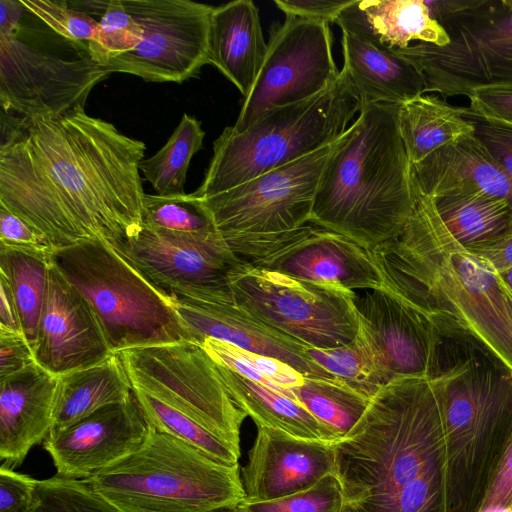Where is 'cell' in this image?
Returning a JSON list of instances; mask_svg holds the SVG:
<instances>
[{
  "mask_svg": "<svg viewBox=\"0 0 512 512\" xmlns=\"http://www.w3.org/2000/svg\"><path fill=\"white\" fill-rule=\"evenodd\" d=\"M340 512H359V511L354 505L344 502L341 507Z\"/></svg>",
  "mask_w": 512,
  "mask_h": 512,
  "instance_id": "obj_54",
  "label": "cell"
},
{
  "mask_svg": "<svg viewBox=\"0 0 512 512\" xmlns=\"http://www.w3.org/2000/svg\"><path fill=\"white\" fill-rule=\"evenodd\" d=\"M140 25L136 47L102 66L147 81L176 82L209 64L210 18L214 7L190 0H120Z\"/></svg>",
  "mask_w": 512,
  "mask_h": 512,
  "instance_id": "obj_13",
  "label": "cell"
},
{
  "mask_svg": "<svg viewBox=\"0 0 512 512\" xmlns=\"http://www.w3.org/2000/svg\"><path fill=\"white\" fill-rule=\"evenodd\" d=\"M216 512H235L234 510H220V511H216Z\"/></svg>",
  "mask_w": 512,
  "mask_h": 512,
  "instance_id": "obj_55",
  "label": "cell"
},
{
  "mask_svg": "<svg viewBox=\"0 0 512 512\" xmlns=\"http://www.w3.org/2000/svg\"><path fill=\"white\" fill-rule=\"evenodd\" d=\"M334 470V443L257 426L248 462L242 469L244 501H269L304 491Z\"/></svg>",
  "mask_w": 512,
  "mask_h": 512,
  "instance_id": "obj_21",
  "label": "cell"
},
{
  "mask_svg": "<svg viewBox=\"0 0 512 512\" xmlns=\"http://www.w3.org/2000/svg\"><path fill=\"white\" fill-rule=\"evenodd\" d=\"M333 143L219 194L190 196L229 249L253 264L311 230L319 180Z\"/></svg>",
  "mask_w": 512,
  "mask_h": 512,
  "instance_id": "obj_9",
  "label": "cell"
},
{
  "mask_svg": "<svg viewBox=\"0 0 512 512\" xmlns=\"http://www.w3.org/2000/svg\"><path fill=\"white\" fill-rule=\"evenodd\" d=\"M259 11L250 0L214 7L210 18L209 64L246 97L266 57Z\"/></svg>",
  "mask_w": 512,
  "mask_h": 512,
  "instance_id": "obj_26",
  "label": "cell"
},
{
  "mask_svg": "<svg viewBox=\"0 0 512 512\" xmlns=\"http://www.w3.org/2000/svg\"><path fill=\"white\" fill-rule=\"evenodd\" d=\"M199 345L215 362L287 397H290V389L302 384L306 377L280 360L227 342L206 338Z\"/></svg>",
  "mask_w": 512,
  "mask_h": 512,
  "instance_id": "obj_37",
  "label": "cell"
},
{
  "mask_svg": "<svg viewBox=\"0 0 512 512\" xmlns=\"http://www.w3.org/2000/svg\"><path fill=\"white\" fill-rule=\"evenodd\" d=\"M445 356L433 376L445 433L447 512H480L512 434V374L475 350Z\"/></svg>",
  "mask_w": 512,
  "mask_h": 512,
  "instance_id": "obj_5",
  "label": "cell"
},
{
  "mask_svg": "<svg viewBox=\"0 0 512 512\" xmlns=\"http://www.w3.org/2000/svg\"><path fill=\"white\" fill-rule=\"evenodd\" d=\"M339 74L329 23L286 16L268 43L262 68L232 129L244 132L267 112L320 94Z\"/></svg>",
  "mask_w": 512,
  "mask_h": 512,
  "instance_id": "obj_14",
  "label": "cell"
},
{
  "mask_svg": "<svg viewBox=\"0 0 512 512\" xmlns=\"http://www.w3.org/2000/svg\"><path fill=\"white\" fill-rule=\"evenodd\" d=\"M217 366L232 399L256 426L273 428L301 439L337 442L334 433L297 401L219 363Z\"/></svg>",
  "mask_w": 512,
  "mask_h": 512,
  "instance_id": "obj_29",
  "label": "cell"
},
{
  "mask_svg": "<svg viewBox=\"0 0 512 512\" xmlns=\"http://www.w3.org/2000/svg\"><path fill=\"white\" fill-rule=\"evenodd\" d=\"M25 8L20 0H0V35H17L20 27L19 20Z\"/></svg>",
  "mask_w": 512,
  "mask_h": 512,
  "instance_id": "obj_52",
  "label": "cell"
},
{
  "mask_svg": "<svg viewBox=\"0 0 512 512\" xmlns=\"http://www.w3.org/2000/svg\"><path fill=\"white\" fill-rule=\"evenodd\" d=\"M20 2L26 11L42 20L76 49L88 54V47L95 38L99 21L73 8L67 1L20 0Z\"/></svg>",
  "mask_w": 512,
  "mask_h": 512,
  "instance_id": "obj_40",
  "label": "cell"
},
{
  "mask_svg": "<svg viewBox=\"0 0 512 512\" xmlns=\"http://www.w3.org/2000/svg\"><path fill=\"white\" fill-rule=\"evenodd\" d=\"M469 110L478 117L512 128V86L486 85L474 88L466 96Z\"/></svg>",
  "mask_w": 512,
  "mask_h": 512,
  "instance_id": "obj_44",
  "label": "cell"
},
{
  "mask_svg": "<svg viewBox=\"0 0 512 512\" xmlns=\"http://www.w3.org/2000/svg\"><path fill=\"white\" fill-rule=\"evenodd\" d=\"M142 29L124 9L120 0H110L106 12L99 20L95 38L90 42L88 54L101 66L112 58L138 45Z\"/></svg>",
  "mask_w": 512,
  "mask_h": 512,
  "instance_id": "obj_38",
  "label": "cell"
},
{
  "mask_svg": "<svg viewBox=\"0 0 512 512\" xmlns=\"http://www.w3.org/2000/svg\"><path fill=\"white\" fill-rule=\"evenodd\" d=\"M228 284L240 308L309 347L332 349L357 335L356 292L298 280L246 262L230 273Z\"/></svg>",
  "mask_w": 512,
  "mask_h": 512,
  "instance_id": "obj_11",
  "label": "cell"
},
{
  "mask_svg": "<svg viewBox=\"0 0 512 512\" xmlns=\"http://www.w3.org/2000/svg\"><path fill=\"white\" fill-rule=\"evenodd\" d=\"M0 333L23 334L14 295L8 279L0 273ZM24 335V334H23Z\"/></svg>",
  "mask_w": 512,
  "mask_h": 512,
  "instance_id": "obj_51",
  "label": "cell"
},
{
  "mask_svg": "<svg viewBox=\"0 0 512 512\" xmlns=\"http://www.w3.org/2000/svg\"><path fill=\"white\" fill-rule=\"evenodd\" d=\"M308 356L336 379L353 390L371 398L381 387L376 383L369 363L356 342L332 348L307 347Z\"/></svg>",
  "mask_w": 512,
  "mask_h": 512,
  "instance_id": "obj_42",
  "label": "cell"
},
{
  "mask_svg": "<svg viewBox=\"0 0 512 512\" xmlns=\"http://www.w3.org/2000/svg\"><path fill=\"white\" fill-rule=\"evenodd\" d=\"M334 449L344 502L359 512H447L443 408L433 377L382 386Z\"/></svg>",
  "mask_w": 512,
  "mask_h": 512,
  "instance_id": "obj_3",
  "label": "cell"
},
{
  "mask_svg": "<svg viewBox=\"0 0 512 512\" xmlns=\"http://www.w3.org/2000/svg\"><path fill=\"white\" fill-rule=\"evenodd\" d=\"M58 376L37 363L0 379V459L18 467L53 428Z\"/></svg>",
  "mask_w": 512,
  "mask_h": 512,
  "instance_id": "obj_23",
  "label": "cell"
},
{
  "mask_svg": "<svg viewBox=\"0 0 512 512\" xmlns=\"http://www.w3.org/2000/svg\"><path fill=\"white\" fill-rule=\"evenodd\" d=\"M108 75L87 54L64 58L18 35H0V102L6 114L34 118L85 109L93 87Z\"/></svg>",
  "mask_w": 512,
  "mask_h": 512,
  "instance_id": "obj_15",
  "label": "cell"
},
{
  "mask_svg": "<svg viewBox=\"0 0 512 512\" xmlns=\"http://www.w3.org/2000/svg\"><path fill=\"white\" fill-rule=\"evenodd\" d=\"M399 106H363L333 143L314 198L310 224L370 250L400 233L416 204Z\"/></svg>",
  "mask_w": 512,
  "mask_h": 512,
  "instance_id": "obj_4",
  "label": "cell"
},
{
  "mask_svg": "<svg viewBox=\"0 0 512 512\" xmlns=\"http://www.w3.org/2000/svg\"><path fill=\"white\" fill-rule=\"evenodd\" d=\"M369 251L384 289L442 341L477 350L512 374V290L453 237L431 198L416 192L400 233Z\"/></svg>",
  "mask_w": 512,
  "mask_h": 512,
  "instance_id": "obj_2",
  "label": "cell"
},
{
  "mask_svg": "<svg viewBox=\"0 0 512 512\" xmlns=\"http://www.w3.org/2000/svg\"><path fill=\"white\" fill-rule=\"evenodd\" d=\"M356 342L376 383L433 377L441 339L422 317L384 288L356 293Z\"/></svg>",
  "mask_w": 512,
  "mask_h": 512,
  "instance_id": "obj_16",
  "label": "cell"
},
{
  "mask_svg": "<svg viewBox=\"0 0 512 512\" xmlns=\"http://www.w3.org/2000/svg\"><path fill=\"white\" fill-rule=\"evenodd\" d=\"M251 265L347 292L384 288L368 249L316 226Z\"/></svg>",
  "mask_w": 512,
  "mask_h": 512,
  "instance_id": "obj_22",
  "label": "cell"
},
{
  "mask_svg": "<svg viewBox=\"0 0 512 512\" xmlns=\"http://www.w3.org/2000/svg\"><path fill=\"white\" fill-rule=\"evenodd\" d=\"M468 249L488 261L497 272L502 273L512 266V227L492 241Z\"/></svg>",
  "mask_w": 512,
  "mask_h": 512,
  "instance_id": "obj_50",
  "label": "cell"
},
{
  "mask_svg": "<svg viewBox=\"0 0 512 512\" xmlns=\"http://www.w3.org/2000/svg\"><path fill=\"white\" fill-rule=\"evenodd\" d=\"M149 428L136 451L83 479L117 512H216L245 500L239 464Z\"/></svg>",
  "mask_w": 512,
  "mask_h": 512,
  "instance_id": "obj_6",
  "label": "cell"
},
{
  "mask_svg": "<svg viewBox=\"0 0 512 512\" xmlns=\"http://www.w3.org/2000/svg\"><path fill=\"white\" fill-rule=\"evenodd\" d=\"M342 29L343 69L361 101L402 105L425 94L418 71L394 49L379 42L363 27L339 16Z\"/></svg>",
  "mask_w": 512,
  "mask_h": 512,
  "instance_id": "obj_25",
  "label": "cell"
},
{
  "mask_svg": "<svg viewBox=\"0 0 512 512\" xmlns=\"http://www.w3.org/2000/svg\"><path fill=\"white\" fill-rule=\"evenodd\" d=\"M344 503L340 481L334 472L309 489L278 499L238 504L235 512H340Z\"/></svg>",
  "mask_w": 512,
  "mask_h": 512,
  "instance_id": "obj_39",
  "label": "cell"
},
{
  "mask_svg": "<svg viewBox=\"0 0 512 512\" xmlns=\"http://www.w3.org/2000/svg\"><path fill=\"white\" fill-rule=\"evenodd\" d=\"M31 512H117L98 497L84 480L57 475L39 480Z\"/></svg>",
  "mask_w": 512,
  "mask_h": 512,
  "instance_id": "obj_41",
  "label": "cell"
},
{
  "mask_svg": "<svg viewBox=\"0 0 512 512\" xmlns=\"http://www.w3.org/2000/svg\"><path fill=\"white\" fill-rule=\"evenodd\" d=\"M34 354L36 363L56 376L94 366L114 354L91 306L53 261Z\"/></svg>",
  "mask_w": 512,
  "mask_h": 512,
  "instance_id": "obj_19",
  "label": "cell"
},
{
  "mask_svg": "<svg viewBox=\"0 0 512 512\" xmlns=\"http://www.w3.org/2000/svg\"><path fill=\"white\" fill-rule=\"evenodd\" d=\"M36 363L34 349L23 334L0 333V379Z\"/></svg>",
  "mask_w": 512,
  "mask_h": 512,
  "instance_id": "obj_48",
  "label": "cell"
},
{
  "mask_svg": "<svg viewBox=\"0 0 512 512\" xmlns=\"http://www.w3.org/2000/svg\"><path fill=\"white\" fill-rule=\"evenodd\" d=\"M133 393L151 428L186 442L219 463L230 466L238 464L240 450L146 392L133 388Z\"/></svg>",
  "mask_w": 512,
  "mask_h": 512,
  "instance_id": "obj_35",
  "label": "cell"
},
{
  "mask_svg": "<svg viewBox=\"0 0 512 512\" xmlns=\"http://www.w3.org/2000/svg\"><path fill=\"white\" fill-rule=\"evenodd\" d=\"M290 397L326 425L337 441L358 423L371 399L340 380L314 377H305L302 384L291 388Z\"/></svg>",
  "mask_w": 512,
  "mask_h": 512,
  "instance_id": "obj_33",
  "label": "cell"
},
{
  "mask_svg": "<svg viewBox=\"0 0 512 512\" xmlns=\"http://www.w3.org/2000/svg\"><path fill=\"white\" fill-rule=\"evenodd\" d=\"M143 225L158 232L196 242L222 239L190 194L159 196L145 193Z\"/></svg>",
  "mask_w": 512,
  "mask_h": 512,
  "instance_id": "obj_36",
  "label": "cell"
},
{
  "mask_svg": "<svg viewBox=\"0 0 512 512\" xmlns=\"http://www.w3.org/2000/svg\"><path fill=\"white\" fill-rule=\"evenodd\" d=\"M432 200L449 232L467 248L486 244L512 227L510 205L487 194L461 192Z\"/></svg>",
  "mask_w": 512,
  "mask_h": 512,
  "instance_id": "obj_31",
  "label": "cell"
},
{
  "mask_svg": "<svg viewBox=\"0 0 512 512\" xmlns=\"http://www.w3.org/2000/svg\"><path fill=\"white\" fill-rule=\"evenodd\" d=\"M398 124L411 165L474 133V125L464 116L463 107L425 94L399 106Z\"/></svg>",
  "mask_w": 512,
  "mask_h": 512,
  "instance_id": "obj_30",
  "label": "cell"
},
{
  "mask_svg": "<svg viewBox=\"0 0 512 512\" xmlns=\"http://www.w3.org/2000/svg\"><path fill=\"white\" fill-rule=\"evenodd\" d=\"M38 481L1 465L0 512H31L36 501Z\"/></svg>",
  "mask_w": 512,
  "mask_h": 512,
  "instance_id": "obj_45",
  "label": "cell"
},
{
  "mask_svg": "<svg viewBox=\"0 0 512 512\" xmlns=\"http://www.w3.org/2000/svg\"><path fill=\"white\" fill-rule=\"evenodd\" d=\"M205 132L193 116L184 114L166 144L142 159L139 170L159 196H183L192 157L202 148Z\"/></svg>",
  "mask_w": 512,
  "mask_h": 512,
  "instance_id": "obj_32",
  "label": "cell"
},
{
  "mask_svg": "<svg viewBox=\"0 0 512 512\" xmlns=\"http://www.w3.org/2000/svg\"><path fill=\"white\" fill-rule=\"evenodd\" d=\"M52 261L91 306L113 353L194 342L169 294L103 239L58 249Z\"/></svg>",
  "mask_w": 512,
  "mask_h": 512,
  "instance_id": "obj_8",
  "label": "cell"
},
{
  "mask_svg": "<svg viewBox=\"0 0 512 512\" xmlns=\"http://www.w3.org/2000/svg\"><path fill=\"white\" fill-rule=\"evenodd\" d=\"M353 0H275V5L286 16L300 17L310 20L335 22L341 12Z\"/></svg>",
  "mask_w": 512,
  "mask_h": 512,
  "instance_id": "obj_49",
  "label": "cell"
},
{
  "mask_svg": "<svg viewBox=\"0 0 512 512\" xmlns=\"http://www.w3.org/2000/svg\"><path fill=\"white\" fill-rule=\"evenodd\" d=\"M145 150L84 108L34 118L2 112L0 206L55 250L93 238L113 247L143 225Z\"/></svg>",
  "mask_w": 512,
  "mask_h": 512,
  "instance_id": "obj_1",
  "label": "cell"
},
{
  "mask_svg": "<svg viewBox=\"0 0 512 512\" xmlns=\"http://www.w3.org/2000/svg\"><path fill=\"white\" fill-rule=\"evenodd\" d=\"M133 388L161 400L240 450L247 415L236 405L217 363L197 343L182 341L118 353Z\"/></svg>",
  "mask_w": 512,
  "mask_h": 512,
  "instance_id": "obj_12",
  "label": "cell"
},
{
  "mask_svg": "<svg viewBox=\"0 0 512 512\" xmlns=\"http://www.w3.org/2000/svg\"><path fill=\"white\" fill-rule=\"evenodd\" d=\"M169 298L197 344L206 338L227 342L280 360L306 377L336 379L308 356L307 345L244 311L231 293L203 297L169 294Z\"/></svg>",
  "mask_w": 512,
  "mask_h": 512,
  "instance_id": "obj_20",
  "label": "cell"
},
{
  "mask_svg": "<svg viewBox=\"0 0 512 512\" xmlns=\"http://www.w3.org/2000/svg\"><path fill=\"white\" fill-rule=\"evenodd\" d=\"M503 280L506 282V284L509 286V288L512 290V266L508 268L507 270L500 273Z\"/></svg>",
  "mask_w": 512,
  "mask_h": 512,
  "instance_id": "obj_53",
  "label": "cell"
},
{
  "mask_svg": "<svg viewBox=\"0 0 512 512\" xmlns=\"http://www.w3.org/2000/svg\"><path fill=\"white\" fill-rule=\"evenodd\" d=\"M446 31L444 46L411 44L395 52L421 75L425 93L467 96L486 85L512 86V0L425 1Z\"/></svg>",
  "mask_w": 512,
  "mask_h": 512,
  "instance_id": "obj_10",
  "label": "cell"
},
{
  "mask_svg": "<svg viewBox=\"0 0 512 512\" xmlns=\"http://www.w3.org/2000/svg\"><path fill=\"white\" fill-rule=\"evenodd\" d=\"M480 512H512V434Z\"/></svg>",
  "mask_w": 512,
  "mask_h": 512,
  "instance_id": "obj_47",
  "label": "cell"
},
{
  "mask_svg": "<svg viewBox=\"0 0 512 512\" xmlns=\"http://www.w3.org/2000/svg\"><path fill=\"white\" fill-rule=\"evenodd\" d=\"M52 260L0 248V273L9 281L23 334L34 349Z\"/></svg>",
  "mask_w": 512,
  "mask_h": 512,
  "instance_id": "obj_34",
  "label": "cell"
},
{
  "mask_svg": "<svg viewBox=\"0 0 512 512\" xmlns=\"http://www.w3.org/2000/svg\"><path fill=\"white\" fill-rule=\"evenodd\" d=\"M463 114L473 123L474 135L512 178V128L486 121L468 107H463Z\"/></svg>",
  "mask_w": 512,
  "mask_h": 512,
  "instance_id": "obj_46",
  "label": "cell"
},
{
  "mask_svg": "<svg viewBox=\"0 0 512 512\" xmlns=\"http://www.w3.org/2000/svg\"><path fill=\"white\" fill-rule=\"evenodd\" d=\"M416 192L437 199L461 192H481L512 209V178L473 134L463 136L411 165Z\"/></svg>",
  "mask_w": 512,
  "mask_h": 512,
  "instance_id": "obj_24",
  "label": "cell"
},
{
  "mask_svg": "<svg viewBox=\"0 0 512 512\" xmlns=\"http://www.w3.org/2000/svg\"><path fill=\"white\" fill-rule=\"evenodd\" d=\"M149 429L133 393L70 426L51 429L43 446L57 476L83 480L136 451Z\"/></svg>",
  "mask_w": 512,
  "mask_h": 512,
  "instance_id": "obj_18",
  "label": "cell"
},
{
  "mask_svg": "<svg viewBox=\"0 0 512 512\" xmlns=\"http://www.w3.org/2000/svg\"><path fill=\"white\" fill-rule=\"evenodd\" d=\"M339 16L360 25L392 49L407 48L413 41L437 46L450 42L424 0H353Z\"/></svg>",
  "mask_w": 512,
  "mask_h": 512,
  "instance_id": "obj_28",
  "label": "cell"
},
{
  "mask_svg": "<svg viewBox=\"0 0 512 512\" xmlns=\"http://www.w3.org/2000/svg\"><path fill=\"white\" fill-rule=\"evenodd\" d=\"M132 395L133 387L118 353L94 366L58 376L52 429L70 426Z\"/></svg>",
  "mask_w": 512,
  "mask_h": 512,
  "instance_id": "obj_27",
  "label": "cell"
},
{
  "mask_svg": "<svg viewBox=\"0 0 512 512\" xmlns=\"http://www.w3.org/2000/svg\"><path fill=\"white\" fill-rule=\"evenodd\" d=\"M113 248L161 290L188 297L231 293L229 275L244 263L222 239L196 242L144 225Z\"/></svg>",
  "mask_w": 512,
  "mask_h": 512,
  "instance_id": "obj_17",
  "label": "cell"
},
{
  "mask_svg": "<svg viewBox=\"0 0 512 512\" xmlns=\"http://www.w3.org/2000/svg\"><path fill=\"white\" fill-rule=\"evenodd\" d=\"M0 248L17 250L50 261L56 251L43 235L2 206H0Z\"/></svg>",
  "mask_w": 512,
  "mask_h": 512,
  "instance_id": "obj_43",
  "label": "cell"
},
{
  "mask_svg": "<svg viewBox=\"0 0 512 512\" xmlns=\"http://www.w3.org/2000/svg\"><path fill=\"white\" fill-rule=\"evenodd\" d=\"M360 110V97L342 68L320 94L271 110L244 132L226 127L214 142L202 184L190 194L213 196L312 154L337 141Z\"/></svg>",
  "mask_w": 512,
  "mask_h": 512,
  "instance_id": "obj_7",
  "label": "cell"
}]
</instances>
